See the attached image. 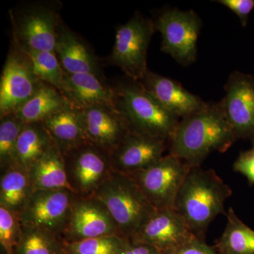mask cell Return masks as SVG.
<instances>
[{"label":"cell","instance_id":"obj_1","mask_svg":"<svg viewBox=\"0 0 254 254\" xmlns=\"http://www.w3.org/2000/svg\"><path fill=\"white\" fill-rule=\"evenodd\" d=\"M237 140L221 102L207 103L198 113L180 120L168 142V154L197 168L210 153H225Z\"/></svg>","mask_w":254,"mask_h":254},{"label":"cell","instance_id":"obj_2","mask_svg":"<svg viewBox=\"0 0 254 254\" xmlns=\"http://www.w3.org/2000/svg\"><path fill=\"white\" fill-rule=\"evenodd\" d=\"M232 190L215 170L192 168L177 193L174 209L190 232L205 240L209 225L220 214L226 215L225 201Z\"/></svg>","mask_w":254,"mask_h":254},{"label":"cell","instance_id":"obj_3","mask_svg":"<svg viewBox=\"0 0 254 254\" xmlns=\"http://www.w3.org/2000/svg\"><path fill=\"white\" fill-rule=\"evenodd\" d=\"M113 87L117 110L131 131L170 141L180 123L179 118L169 113L139 81L127 77Z\"/></svg>","mask_w":254,"mask_h":254},{"label":"cell","instance_id":"obj_4","mask_svg":"<svg viewBox=\"0 0 254 254\" xmlns=\"http://www.w3.org/2000/svg\"><path fill=\"white\" fill-rule=\"evenodd\" d=\"M92 196L104 205L125 238L134 236L156 210L131 176L115 171Z\"/></svg>","mask_w":254,"mask_h":254},{"label":"cell","instance_id":"obj_5","mask_svg":"<svg viewBox=\"0 0 254 254\" xmlns=\"http://www.w3.org/2000/svg\"><path fill=\"white\" fill-rule=\"evenodd\" d=\"M155 31L153 20L136 13L117 28L110 61L127 77L139 81L147 70V52Z\"/></svg>","mask_w":254,"mask_h":254},{"label":"cell","instance_id":"obj_6","mask_svg":"<svg viewBox=\"0 0 254 254\" xmlns=\"http://www.w3.org/2000/svg\"><path fill=\"white\" fill-rule=\"evenodd\" d=\"M162 36L161 50L177 63L188 66L197 56V41L202 27L199 16L192 10H163L153 20Z\"/></svg>","mask_w":254,"mask_h":254},{"label":"cell","instance_id":"obj_7","mask_svg":"<svg viewBox=\"0 0 254 254\" xmlns=\"http://www.w3.org/2000/svg\"><path fill=\"white\" fill-rule=\"evenodd\" d=\"M41 83L27 54L14 40L1 71L0 118L16 113L36 93Z\"/></svg>","mask_w":254,"mask_h":254},{"label":"cell","instance_id":"obj_8","mask_svg":"<svg viewBox=\"0 0 254 254\" xmlns=\"http://www.w3.org/2000/svg\"><path fill=\"white\" fill-rule=\"evenodd\" d=\"M190 169L181 159L168 154L129 176L155 208H174L177 193Z\"/></svg>","mask_w":254,"mask_h":254},{"label":"cell","instance_id":"obj_9","mask_svg":"<svg viewBox=\"0 0 254 254\" xmlns=\"http://www.w3.org/2000/svg\"><path fill=\"white\" fill-rule=\"evenodd\" d=\"M11 16L14 40L22 49L55 52L61 23L54 8L38 3Z\"/></svg>","mask_w":254,"mask_h":254},{"label":"cell","instance_id":"obj_10","mask_svg":"<svg viewBox=\"0 0 254 254\" xmlns=\"http://www.w3.org/2000/svg\"><path fill=\"white\" fill-rule=\"evenodd\" d=\"M63 157L68 182L78 196L91 197L113 172L110 155L89 142Z\"/></svg>","mask_w":254,"mask_h":254},{"label":"cell","instance_id":"obj_11","mask_svg":"<svg viewBox=\"0 0 254 254\" xmlns=\"http://www.w3.org/2000/svg\"><path fill=\"white\" fill-rule=\"evenodd\" d=\"M76 195L67 190H33L18 215L21 227L41 229L61 237Z\"/></svg>","mask_w":254,"mask_h":254},{"label":"cell","instance_id":"obj_12","mask_svg":"<svg viewBox=\"0 0 254 254\" xmlns=\"http://www.w3.org/2000/svg\"><path fill=\"white\" fill-rule=\"evenodd\" d=\"M113 235H120L118 227L104 205L94 197L76 195L61 234L64 242Z\"/></svg>","mask_w":254,"mask_h":254},{"label":"cell","instance_id":"obj_13","mask_svg":"<svg viewBox=\"0 0 254 254\" xmlns=\"http://www.w3.org/2000/svg\"><path fill=\"white\" fill-rule=\"evenodd\" d=\"M224 88L226 93L220 102L235 136L254 147V76L234 71Z\"/></svg>","mask_w":254,"mask_h":254},{"label":"cell","instance_id":"obj_14","mask_svg":"<svg viewBox=\"0 0 254 254\" xmlns=\"http://www.w3.org/2000/svg\"><path fill=\"white\" fill-rule=\"evenodd\" d=\"M168 148V141L130 131L110 155L113 171L132 175L158 161Z\"/></svg>","mask_w":254,"mask_h":254},{"label":"cell","instance_id":"obj_15","mask_svg":"<svg viewBox=\"0 0 254 254\" xmlns=\"http://www.w3.org/2000/svg\"><path fill=\"white\" fill-rule=\"evenodd\" d=\"M194 236L188 225L174 208L156 209L132 242L152 246L169 254Z\"/></svg>","mask_w":254,"mask_h":254},{"label":"cell","instance_id":"obj_16","mask_svg":"<svg viewBox=\"0 0 254 254\" xmlns=\"http://www.w3.org/2000/svg\"><path fill=\"white\" fill-rule=\"evenodd\" d=\"M87 141L108 154L131 131L125 117L116 108L96 106L82 110Z\"/></svg>","mask_w":254,"mask_h":254},{"label":"cell","instance_id":"obj_17","mask_svg":"<svg viewBox=\"0 0 254 254\" xmlns=\"http://www.w3.org/2000/svg\"><path fill=\"white\" fill-rule=\"evenodd\" d=\"M169 113L177 118H185L203 109L207 103L182 86L180 82L147 70L139 81Z\"/></svg>","mask_w":254,"mask_h":254},{"label":"cell","instance_id":"obj_18","mask_svg":"<svg viewBox=\"0 0 254 254\" xmlns=\"http://www.w3.org/2000/svg\"><path fill=\"white\" fill-rule=\"evenodd\" d=\"M60 91L68 103L78 109L96 106L116 108L114 87L95 73H68L64 71Z\"/></svg>","mask_w":254,"mask_h":254},{"label":"cell","instance_id":"obj_19","mask_svg":"<svg viewBox=\"0 0 254 254\" xmlns=\"http://www.w3.org/2000/svg\"><path fill=\"white\" fill-rule=\"evenodd\" d=\"M42 123L63 155L88 142L82 110L73 105H68Z\"/></svg>","mask_w":254,"mask_h":254},{"label":"cell","instance_id":"obj_20","mask_svg":"<svg viewBox=\"0 0 254 254\" xmlns=\"http://www.w3.org/2000/svg\"><path fill=\"white\" fill-rule=\"evenodd\" d=\"M55 53L62 67L66 73L100 75L99 64L95 55L75 33L62 24Z\"/></svg>","mask_w":254,"mask_h":254},{"label":"cell","instance_id":"obj_21","mask_svg":"<svg viewBox=\"0 0 254 254\" xmlns=\"http://www.w3.org/2000/svg\"><path fill=\"white\" fill-rule=\"evenodd\" d=\"M28 174L34 190H67L73 192L63 155L55 146L28 170Z\"/></svg>","mask_w":254,"mask_h":254},{"label":"cell","instance_id":"obj_22","mask_svg":"<svg viewBox=\"0 0 254 254\" xmlns=\"http://www.w3.org/2000/svg\"><path fill=\"white\" fill-rule=\"evenodd\" d=\"M68 105L58 88L42 82L36 93L14 114L25 124L42 123Z\"/></svg>","mask_w":254,"mask_h":254},{"label":"cell","instance_id":"obj_23","mask_svg":"<svg viewBox=\"0 0 254 254\" xmlns=\"http://www.w3.org/2000/svg\"><path fill=\"white\" fill-rule=\"evenodd\" d=\"M1 173L0 206L19 215L34 190L28 170L15 164L1 171Z\"/></svg>","mask_w":254,"mask_h":254},{"label":"cell","instance_id":"obj_24","mask_svg":"<svg viewBox=\"0 0 254 254\" xmlns=\"http://www.w3.org/2000/svg\"><path fill=\"white\" fill-rule=\"evenodd\" d=\"M54 146L43 123L26 124L16 145V164L28 170Z\"/></svg>","mask_w":254,"mask_h":254},{"label":"cell","instance_id":"obj_25","mask_svg":"<svg viewBox=\"0 0 254 254\" xmlns=\"http://www.w3.org/2000/svg\"><path fill=\"white\" fill-rule=\"evenodd\" d=\"M227 224L213 248L218 254H254V230L239 218L233 208L226 214Z\"/></svg>","mask_w":254,"mask_h":254},{"label":"cell","instance_id":"obj_26","mask_svg":"<svg viewBox=\"0 0 254 254\" xmlns=\"http://www.w3.org/2000/svg\"><path fill=\"white\" fill-rule=\"evenodd\" d=\"M64 242L54 232L21 227L14 254H64Z\"/></svg>","mask_w":254,"mask_h":254},{"label":"cell","instance_id":"obj_27","mask_svg":"<svg viewBox=\"0 0 254 254\" xmlns=\"http://www.w3.org/2000/svg\"><path fill=\"white\" fill-rule=\"evenodd\" d=\"M0 168L1 171L16 164V145L25 124L15 114L0 118Z\"/></svg>","mask_w":254,"mask_h":254},{"label":"cell","instance_id":"obj_28","mask_svg":"<svg viewBox=\"0 0 254 254\" xmlns=\"http://www.w3.org/2000/svg\"><path fill=\"white\" fill-rule=\"evenodd\" d=\"M31 61L35 74L40 81L60 91L64 71L55 52L23 50Z\"/></svg>","mask_w":254,"mask_h":254},{"label":"cell","instance_id":"obj_29","mask_svg":"<svg viewBox=\"0 0 254 254\" xmlns=\"http://www.w3.org/2000/svg\"><path fill=\"white\" fill-rule=\"evenodd\" d=\"M128 240L113 235L64 242V254H121Z\"/></svg>","mask_w":254,"mask_h":254},{"label":"cell","instance_id":"obj_30","mask_svg":"<svg viewBox=\"0 0 254 254\" xmlns=\"http://www.w3.org/2000/svg\"><path fill=\"white\" fill-rule=\"evenodd\" d=\"M21 232L18 214L0 206V245L6 254H14Z\"/></svg>","mask_w":254,"mask_h":254},{"label":"cell","instance_id":"obj_31","mask_svg":"<svg viewBox=\"0 0 254 254\" xmlns=\"http://www.w3.org/2000/svg\"><path fill=\"white\" fill-rule=\"evenodd\" d=\"M233 169L236 173L247 177L251 186L254 185V147L242 152L235 160Z\"/></svg>","mask_w":254,"mask_h":254},{"label":"cell","instance_id":"obj_32","mask_svg":"<svg viewBox=\"0 0 254 254\" xmlns=\"http://www.w3.org/2000/svg\"><path fill=\"white\" fill-rule=\"evenodd\" d=\"M216 1L237 14L242 26H247L249 16L254 9V0H219Z\"/></svg>","mask_w":254,"mask_h":254},{"label":"cell","instance_id":"obj_33","mask_svg":"<svg viewBox=\"0 0 254 254\" xmlns=\"http://www.w3.org/2000/svg\"><path fill=\"white\" fill-rule=\"evenodd\" d=\"M169 254H218L213 247L205 243V240L193 236L184 245Z\"/></svg>","mask_w":254,"mask_h":254},{"label":"cell","instance_id":"obj_34","mask_svg":"<svg viewBox=\"0 0 254 254\" xmlns=\"http://www.w3.org/2000/svg\"><path fill=\"white\" fill-rule=\"evenodd\" d=\"M121 254H164L160 251L146 244L137 243L128 240Z\"/></svg>","mask_w":254,"mask_h":254}]
</instances>
